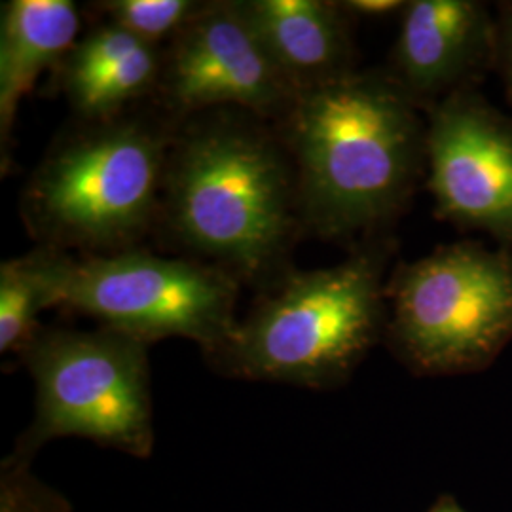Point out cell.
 Masks as SVG:
<instances>
[{
  "label": "cell",
  "instance_id": "1",
  "mask_svg": "<svg viewBox=\"0 0 512 512\" xmlns=\"http://www.w3.org/2000/svg\"><path fill=\"white\" fill-rule=\"evenodd\" d=\"M304 230L353 249L391 236L427 169V116L387 69L298 93L277 124Z\"/></svg>",
  "mask_w": 512,
  "mask_h": 512
},
{
  "label": "cell",
  "instance_id": "2",
  "mask_svg": "<svg viewBox=\"0 0 512 512\" xmlns=\"http://www.w3.org/2000/svg\"><path fill=\"white\" fill-rule=\"evenodd\" d=\"M239 110L179 122L158 228L239 283L272 289L302 234L291 154L279 131Z\"/></svg>",
  "mask_w": 512,
  "mask_h": 512
},
{
  "label": "cell",
  "instance_id": "3",
  "mask_svg": "<svg viewBox=\"0 0 512 512\" xmlns=\"http://www.w3.org/2000/svg\"><path fill=\"white\" fill-rule=\"evenodd\" d=\"M177 126L169 114L128 110L55 141L21 194L38 245L84 256L137 249L158 228Z\"/></svg>",
  "mask_w": 512,
  "mask_h": 512
},
{
  "label": "cell",
  "instance_id": "4",
  "mask_svg": "<svg viewBox=\"0 0 512 512\" xmlns=\"http://www.w3.org/2000/svg\"><path fill=\"white\" fill-rule=\"evenodd\" d=\"M395 249L391 236L370 239L340 264L291 270L207 355L222 372L247 380L342 384L385 332Z\"/></svg>",
  "mask_w": 512,
  "mask_h": 512
},
{
  "label": "cell",
  "instance_id": "5",
  "mask_svg": "<svg viewBox=\"0 0 512 512\" xmlns=\"http://www.w3.org/2000/svg\"><path fill=\"white\" fill-rule=\"evenodd\" d=\"M385 334L416 374L494 363L512 340V247L463 239L399 264L387 283Z\"/></svg>",
  "mask_w": 512,
  "mask_h": 512
},
{
  "label": "cell",
  "instance_id": "6",
  "mask_svg": "<svg viewBox=\"0 0 512 512\" xmlns=\"http://www.w3.org/2000/svg\"><path fill=\"white\" fill-rule=\"evenodd\" d=\"M147 346L107 327L38 329L19 351L37 404L14 456L29 461L48 440L80 437L148 458L154 423Z\"/></svg>",
  "mask_w": 512,
  "mask_h": 512
},
{
  "label": "cell",
  "instance_id": "7",
  "mask_svg": "<svg viewBox=\"0 0 512 512\" xmlns=\"http://www.w3.org/2000/svg\"><path fill=\"white\" fill-rule=\"evenodd\" d=\"M238 294V279L219 266L129 249L74 258L61 308L145 344L179 336L211 353L238 323Z\"/></svg>",
  "mask_w": 512,
  "mask_h": 512
},
{
  "label": "cell",
  "instance_id": "8",
  "mask_svg": "<svg viewBox=\"0 0 512 512\" xmlns=\"http://www.w3.org/2000/svg\"><path fill=\"white\" fill-rule=\"evenodd\" d=\"M156 95L177 122L239 110L275 126L298 97L258 37L243 0L203 4L165 48Z\"/></svg>",
  "mask_w": 512,
  "mask_h": 512
},
{
  "label": "cell",
  "instance_id": "9",
  "mask_svg": "<svg viewBox=\"0 0 512 512\" xmlns=\"http://www.w3.org/2000/svg\"><path fill=\"white\" fill-rule=\"evenodd\" d=\"M427 188L440 220L512 247V120L465 90L427 114Z\"/></svg>",
  "mask_w": 512,
  "mask_h": 512
},
{
  "label": "cell",
  "instance_id": "10",
  "mask_svg": "<svg viewBox=\"0 0 512 512\" xmlns=\"http://www.w3.org/2000/svg\"><path fill=\"white\" fill-rule=\"evenodd\" d=\"M497 21L478 0H412L401 12L387 71L425 114L454 93L480 90L495 69Z\"/></svg>",
  "mask_w": 512,
  "mask_h": 512
},
{
  "label": "cell",
  "instance_id": "11",
  "mask_svg": "<svg viewBox=\"0 0 512 512\" xmlns=\"http://www.w3.org/2000/svg\"><path fill=\"white\" fill-rule=\"evenodd\" d=\"M243 8L294 92L315 90L357 71L353 18L342 2L243 0Z\"/></svg>",
  "mask_w": 512,
  "mask_h": 512
},
{
  "label": "cell",
  "instance_id": "12",
  "mask_svg": "<svg viewBox=\"0 0 512 512\" xmlns=\"http://www.w3.org/2000/svg\"><path fill=\"white\" fill-rule=\"evenodd\" d=\"M162 65V48L105 21L76 40L57 67V82L80 122H99L156 93Z\"/></svg>",
  "mask_w": 512,
  "mask_h": 512
},
{
  "label": "cell",
  "instance_id": "13",
  "mask_svg": "<svg viewBox=\"0 0 512 512\" xmlns=\"http://www.w3.org/2000/svg\"><path fill=\"white\" fill-rule=\"evenodd\" d=\"M80 31V14L71 0H10L0 18V143L2 164L10 162L12 131L23 97L38 76L57 69Z\"/></svg>",
  "mask_w": 512,
  "mask_h": 512
},
{
  "label": "cell",
  "instance_id": "14",
  "mask_svg": "<svg viewBox=\"0 0 512 512\" xmlns=\"http://www.w3.org/2000/svg\"><path fill=\"white\" fill-rule=\"evenodd\" d=\"M73 256L38 245L0 266V351H21L38 332L37 317L59 306Z\"/></svg>",
  "mask_w": 512,
  "mask_h": 512
},
{
  "label": "cell",
  "instance_id": "15",
  "mask_svg": "<svg viewBox=\"0 0 512 512\" xmlns=\"http://www.w3.org/2000/svg\"><path fill=\"white\" fill-rule=\"evenodd\" d=\"M202 6L203 2L194 0H109L97 4L107 21L156 48L179 37Z\"/></svg>",
  "mask_w": 512,
  "mask_h": 512
},
{
  "label": "cell",
  "instance_id": "16",
  "mask_svg": "<svg viewBox=\"0 0 512 512\" xmlns=\"http://www.w3.org/2000/svg\"><path fill=\"white\" fill-rule=\"evenodd\" d=\"M0 512H71L65 497L31 475L29 461L10 456L0 478Z\"/></svg>",
  "mask_w": 512,
  "mask_h": 512
},
{
  "label": "cell",
  "instance_id": "17",
  "mask_svg": "<svg viewBox=\"0 0 512 512\" xmlns=\"http://www.w3.org/2000/svg\"><path fill=\"white\" fill-rule=\"evenodd\" d=\"M497 21V48H495V69L501 76L503 90L512 107V0H503L495 8Z\"/></svg>",
  "mask_w": 512,
  "mask_h": 512
},
{
  "label": "cell",
  "instance_id": "18",
  "mask_svg": "<svg viewBox=\"0 0 512 512\" xmlns=\"http://www.w3.org/2000/svg\"><path fill=\"white\" fill-rule=\"evenodd\" d=\"M344 10L351 18H385L391 14H399L404 10L406 2L403 0H348L342 2Z\"/></svg>",
  "mask_w": 512,
  "mask_h": 512
},
{
  "label": "cell",
  "instance_id": "19",
  "mask_svg": "<svg viewBox=\"0 0 512 512\" xmlns=\"http://www.w3.org/2000/svg\"><path fill=\"white\" fill-rule=\"evenodd\" d=\"M427 512H465L461 511V507H459L458 503L454 501V499H450V497H444V499H440L439 503L431 509V511Z\"/></svg>",
  "mask_w": 512,
  "mask_h": 512
}]
</instances>
